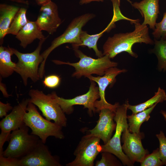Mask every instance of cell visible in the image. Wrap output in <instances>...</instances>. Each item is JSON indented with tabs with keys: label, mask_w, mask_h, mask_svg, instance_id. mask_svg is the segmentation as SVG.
Returning a JSON list of instances; mask_svg holds the SVG:
<instances>
[{
	"label": "cell",
	"mask_w": 166,
	"mask_h": 166,
	"mask_svg": "<svg viewBox=\"0 0 166 166\" xmlns=\"http://www.w3.org/2000/svg\"><path fill=\"white\" fill-rule=\"evenodd\" d=\"M139 21L134 24L135 29L133 31L116 34L109 37L103 47V55H107L110 59L113 58L118 54L126 52L137 58V55L132 49L134 44L143 43L153 44L154 42L149 34L148 27L141 24Z\"/></svg>",
	"instance_id": "1"
},
{
	"label": "cell",
	"mask_w": 166,
	"mask_h": 166,
	"mask_svg": "<svg viewBox=\"0 0 166 166\" xmlns=\"http://www.w3.org/2000/svg\"><path fill=\"white\" fill-rule=\"evenodd\" d=\"M78 49H73L75 55L80 58L78 62L71 63L58 60H53L52 61L57 65L65 64L73 66L75 71L72 76L77 78L83 76L87 77L93 74L103 76L109 69L118 65L117 63L112 61L107 55L95 59L87 56Z\"/></svg>",
	"instance_id": "2"
},
{
	"label": "cell",
	"mask_w": 166,
	"mask_h": 166,
	"mask_svg": "<svg viewBox=\"0 0 166 166\" xmlns=\"http://www.w3.org/2000/svg\"><path fill=\"white\" fill-rule=\"evenodd\" d=\"M95 16L93 14L87 13L76 18L71 21L64 32L53 41L50 46L41 54L44 60L39 68L41 78L44 76L45 62L50 53L57 47L66 43L72 44L73 49L78 48L82 43L80 35L82 28Z\"/></svg>",
	"instance_id": "3"
},
{
	"label": "cell",
	"mask_w": 166,
	"mask_h": 166,
	"mask_svg": "<svg viewBox=\"0 0 166 166\" xmlns=\"http://www.w3.org/2000/svg\"><path fill=\"white\" fill-rule=\"evenodd\" d=\"M23 121L31 129V134L38 136L44 144L49 136L60 139L65 137L62 131V127L43 117L36 106L30 102L24 116Z\"/></svg>",
	"instance_id": "4"
},
{
	"label": "cell",
	"mask_w": 166,
	"mask_h": 166,
	"mask_svg": "<svg viewBox=\"0 0 166 166\" xmlns=\"http://www.w3.org/2000/svg\"><path fill=\"white\" fill-rule=\"evenodd\" d=\"M47 38L40 40L36 49L30 53H23L12 48L14 54L18 60L16 63L15 72L20 76L25 86L27 85L28 79L35 82L40 78L39 66L44 59L40 52L42 45Z\"/></svg>",
	"instance_id": "5"
},
{
	"label": "cell",
	"mask_w": 166,
	"mask_h": 166,
	"mask_svg": "<svg viewBox=\"0 0 166 166\" xmlns=\"http://www.w3.org/2000/svg\"><path fill=\"white\" fill-rule=\"evenodd\" d=\"M29 127L24 124L12 131L9 144L2 156L20 159L30 152L39 140L37 136L29 133Z\"/></svg>",
	"instance_id": "6"
},
{
	"label": "cell",
	"mask_w": 166,
	"mask_h": 166,
	"mask_svg": "<svg viewBox=\"0 0 166 166\" xmlns=\"http://www.w3.org/2000/svg\"><path fill=\"white\" fill-rule=\"evenodd\" d=\"M128 101L125 103L119 105L117 107L114 119L116 123L115 132L113 137L106 144L101 145V152H107L111 153L118 157L124 165H133L123 151L121 144V137L122 132L128 126L127 121V112Z\"/></svg>",
	"instance_id": "7"
},
{
	"label": "cell",
	"mask_w": 166,
	"mask_h": 166,
	"mask_svg": "<svg viewBox=\"0 0 166 166\" xmlns=\"http://www.w3.org/2000/svg\"><path fill=\"white\" fill-rule=\"evenodd\" d=\"M28 94L29 102L38 108L46 119L52 120L62 127L66 126L67 119L65 113L50 94L46 95L38 89H31Z\"/></svg>",
	"instance_id": "8"
},
{
	"label": "cell",
	"mask_w": 166,
	"mask_h": 166,
	"mask_svg": "<svg viewBox=\"0 0 166 166\" xmlns=\"http://www.w3.org/2000/svg\"><path fill=\"white\" fill-rule=\"evenodd\" d=\"M91 84L88 91L84 94L77 96L72 99H66L58 97L55 92L50 94L53 99L58 104L65 113L70 114L73 111V106L82 105L84 108L88 109L90 116L96 113L94 107L95 102L100 98L98 87L96 86L95 82L90 81Z\"/></svg>",
	"instance_id": "9"
},
{
	"label": "cell",
	"mask_w": 166,
	"mask_h": 166,
	"mask_svg": "<svg viewBox=\"0 0 166 166\" xmlns=\"http://www.w3.org/2000/svg\"><path fill=\"white\" fill-rule=\"evenodd\" d=\"M100 139L89 134L83 136L75 150V159L67 166H93L94 162L101 150Z\"/></svg>",
	"instance_id": "10"
},
{
	"label": "cell",
	"mask_w": 166,
	"mask_h": 166,
	"mask_svg": "<svg viewBox=\"0 0 166 166\" xmlns=\"http://www.w3.org/2000/svg\"><path fill=\"white\" fill-rule=\"evenodd\" d=\"M128 126L124 130L122 135V146L123 152L132 163L141 162L149 154L147 149H145L142 144L141 140L144 138L143 132L131 133L128 130Z\"/></svg>",
	"instance_id": "11"
},
{
	"label": "cell",
	"mask_w": 166,
	"mask_h": 166,
	"mask_svg": "<svg viewBox=\"0 0 166 166\" xmlns=\"http://www.w3.org/2000/svg\"><path fill=\"white\" fill-rule=\"evenodd\" d=\"M126 71L124 69H121L116 67H113L107 70L102 76L96 77L91 75L87 77L90 81L97 83L98 85L100 100L96 101L94 104L96 112L99 113L101 110L104 108H108L116 112L119 104L116 103L114 105H112L108 102L105 98V90L109 85L115 81L117 75Z\"/></svg>",
	"instance_id": "12"
},
{
	"label": "cell",
	"mask_w": 166,
	"mask_h": 166,
	"mask_svg": "<svg viewBox=\"0 0 166 166\" xmlns=\"http://www.w3.org/2000/svg\"><path fill=\"white\" fill-rule=\"evenodd\" d=\"M41 139L29 153L20 159V166H61L58 157L53 156Z\"/></svg>",
	"instance_id": "13"
},
{
	"label": "cell",
	"mask_w": 166,
	"mask_h": 166,
	"mask_svg": "<svg viewBox=\"0 0 166 166\" xmlns=\"http://www.w3.org/2000/svg\"><path fill=\"white\" fill-rule=\"evenodd\" d=\"M35 22L42 31L53 34L62 22L56 4L51 1L41 6Z\"/></svg>",
	"instance_id": "14"
},
{
	"label": "cell",
	"mask_w": 166,
	"mask_h": 166,
	"mask_svg": "<svg viewBox=\"0 0 166 166\" xmlns=\"http://www.w3.org/2000/svg\"><path fill=\"white\" fill-rule=\"evenodd\" d=\"M115 112L108 108H104L99 112V119L96 126L89 130L91 135L99 138L106 144L111 138L113 133L116 129V123L114 119Z\"/></svg>",
	"instance_id": "15"
},
{
	"label": "cell",
	"mask_w": 166,
	"mask_h": 166,
	"mask_svg": "<svg viewBox=\"0 0 166 166\" xmlns=\"http://www.w3.org/2000/svg\"><path fill=\"white\" fill-rule=\"evenodd\" d=\"M29 102V98L24 99L13 108L11 113L0 121L1 131L11 132L20 128L25 124L23 118L27 111V107Z\"/></svg>",
	"instance_id": "16"
},
{
	"label": "cell",
	"mask_w": 166,
	"mask_h": 166,
	"mask_svg": "<svg viewBox=\"0 0 166 166\" xmlns=\"http://www.w3.org/2000/svg\"><path fill=\"white\" fill-rule=\"evenodd\" d=\"M159 1V0H143L131 4L133 7L139 10L144 18L142 24L148 25L150 28L153 30L155 28L156 20L160 14Z\"/></svg>",
	"instance_id": "17"
},
{
	"label": "cell",
	"mask_w": 166,
	"mask_h": 166,
	"mask_svg": "<svg viewBox=\"0 0 166 166\" xmlns=\"http://www.w3.org/2000/svg\"><path fill=\"white\" fill-rule=\"evenodd\" d=\"M15 37L20 41V46L24 48H26L36 39L40 40L46 38L42 34L35 21L29 20L16 35Z\"/></svg>",
	"instance_id": "18"
},
{
	"label": "cell",
	"mask_w": 166,
	"mask_h": 166,
	"mask_svg": "<svg viewBox=\"0 0 166 166\" xmlns=\"http://www.w3.org/2000/svg\"><path fill=\"white\" fill-rule=\"evenodd\" d=\"M21 7L16 5L2 3L0 4V44L7 34L8 29L15 16Z\"/></svg>",
	"instance_id": "19"
},
{
	"label": "cell",
	"mask_w": 166,
	"mask_h": 166,
	"mask_svg": "<svg viewBox=\"0 0 166 166\" xmlns=\"http://www.w3.org/2000/svg\"><path fill=\"white\" fill-rule=\"evenodd\" d=\"M13 54L12 48L0 46V74L2 77H7L15 72L16 63L12 61L11 58Z\"/></svg>",
	"instance_id": "20"
},
{
	"label": "cell",
	"mask_w": 166,
	"mask_h": 166,
	"mask_svg": "<svg viewBox=\"0 0 166 166\" xmlns=\"http://www.w3.org/2000/svg\"><path fill=\"white\" fill-rule=\"evenodd\" d=\"M157 104L140 112L127 115V120L128 121V130L130 132L138 133L140 132L141 124L149 120L150 117V114Z\"/></svg>",
	"instance_id": "21"
},
{
	"label": "cell",
	"mask_w": 166,
	"mask_h": 166,
	"mask_svg": "<svg viewBox=\"0 0 166 166\" xmlns=\"http://www.w3.org/2000/svg\"><path fill=\"white\" fill-rule=\"evenodd\" d=\"M166 100V93L165 90L159 87L154 95L145 102L136 105L127 104L128 109H130L132 113H136L152 107L156 104L162 103Z\"/></svg>",
	"instance_id": "22"
},
{
	"label": "cell",
	"mask_w": 166,
	"mask_h": 166,
	"mask_svg": "<svg viewBox=\"0 0 166 166\" xmlns=\"http://www.w3.org/2000/svg\"><path fill=\"white\" fill-rule=\"evenodd\" d=\"M106 31H108L107 28L98 34L89 35L86 31L82 30L80 35V39L82 43L79 46H87L89 49H92L97 57H102L103 56V54L101 51L98 49L97 43L99 38Z\"/></svg>",
	"instance_id": "23"
},
{
	"label": "cell",
	"mask_w": 166,
	"mask_h": 166,
	"mask_svg": "<svg viewBox=\"0 0 166 166\" xmlns=\"http://www.w3.org/2000/svg\"><path fill=\"white\" fill-rule=\"evenodd\" d=\"M155 46L152 50L158 60V69L160 71H166V38L160 40L155 39Z\"/></svg>",
	"instance_id": "24"
},
{
	"label": "cell",
	"mask_w": 166,
	"mask_h": 166,
	"mask_svg": "<svg viewBox=\"0 0 166 166\" xmlns=\"http://www.w3.org/2000/svg\"><path fill=\"white\" fill-rule=\"evenodd\" d=\"M27 8L21 7L13 19L7 32V34L15 36L28 21L26 16Z\"/></svg>",
	"instance_id": "25"
},
{
	"label": "cell",
	"mask_w": 166,
	"mask_h": 166,
	"mask_svg": "<svg viewBox=\"0 0 166 166\" xmlns=\"http://www.w3.org/2000/svg\"><path fill=\"white\" fill-rule=\"evenodd\" d=\"M140 163L141 166H161L164 165L160 158L159 148L154 150L151 154L147 155Z\"/></svg>",
	"instance_id": "26"
},
{
	"label": "cell",
	"mask_w": 166,
	"mask_h": 166,
	"mask_svg": "<svg viewBox=\"0 0 166 166\" xmlns=\"http://www.w3.org/2000/svg\"><path fill=\"white\" fill-rule=\"evenodd\" d=\"M101 153V158L97 161L96 166H120L121 163L118 160L112 153L107 152Z\"/></svg>",
	"instance_id": "27"
},
{
	"label": "cell",
	"mask_w": 166,
	"mask_h": 166,
	"mask_svg": "<svg viewBox=\"0 0 166 166\" xmlns=\"http://www.w3.org/2000/svg\"><path fill=\"white\" fill-rule=\"evenodd\" d=\"M153 31L152 34L155 39L166 38V11L164 14L162 20L156 23Z\"/></svg>",
	"instance_id": "28"
},
{
	"label": "cell",
	"mask_w": 166,
	"mask_h": 166,
	"mask_svg": "<svg viewBox=\"0 0 166 166\" xmlns=\"http://www.w3.org/2000/svg\"><path fill=\"white\" fill-rule=\"evenodd\" d=\"M159 142V151L161 160L164 165H166V137L163 131L156 135Z\"/></svg>",
	"instance_id": "29"
},
{
	"label": "cell",
	"mask_w": 166,
	"mask_h": 166,
	"mask_svg": "<svg viewBox=\"0 0 166 166\" xmlns=\"http://www.w3.org/2000/svg\"><path fill=\"white\" fill-rule=\"evenodd\" d=\"M61 82L60 77L56 75H51L45 77L43 84L45 87L53 89L57 87Z\"/></svg>",
	"instance_id": "30"
},
{
	"label": "cell",
	"mask_w": 166,
	"mask_h": 166,
	"mask_svg": "<svg viewBox=\"0 0 166 166\" xmlns=\"http://www.w3.org/2000/svg\"><path fill=\"white\" fill-rule=\"evenodd\" d=\"M0 166H20V159L0 156Z\"/></svg>",
	"instance_id": "31"
},
{
	"label": "cell",
	"mask_w": 166,
	"mask_h": 166,
	"mask_svg": "<svg viewBox=\"0 0 166 166\" xmlns=\"http://www.w3.org/2000/svg\"><path fill=\"white\" fill-rule=\"evenodd\" d=\"M11 132H4L1 131L0 134V156H2L3 152V146L5 143L9 141Z\"/></svg>",
	"instance_id": "32"
},
{
	"label": "cell",
	"mask_w": 166,
	"mask_h": 166,
	"mask_svg": "<svg viewBox=\"0 0 166 166\" xmlns=\"http://www.w3.org/2000/svg\"><path fill=\"white\" fill-rule=\"evenodd\" d=\"M13 107L9 103L5 104L0 101V118H2L7 116V113L12 110Z\"/></svg>",
	"instance_id": "33"
},
{
	"label": "cell",
	"mask_w": 166,
	"mask_h": 166,
	"mask_svg": "<svg viewBox=\"0 0 166 166\" xmlns=\"http://www.w3.org/2000/svg\"><path fill=\"white\" fill-rule=\"evenodd\" d=\"M0 89L4 97L8 98L9 96H11L8 94L5 84L2 82L1 80L0 82Z\"/></svg>",
	"instance_id": "34"
},
{
	"label": "cell",
	"mask_w": 166,
	"mask_h": 166,
	"mask_svg": "<svg viewBox=\"0 0 166 166\" xmlns=\"http://www.w3.org/2000/svg\"><path fill=\"white\" fill-rule=\"evenodd\" d=\"M131 4L132 3V2L130 0H126ZM103 0H80L79 3L80 5H82L84 4H86L92 2H102Z\"/></svg>",
	"instance_id": "35"
},
{
	"label": "cell",
	"mask_w": 166,
	"mask_h": 166,
	"mask_svg": "<svg viewBox=\"0 0 166 166\" xmlns=\"http://www.w3.org/2000/svg\"><path fill=\"white\" fill-rule=\"evenodd\" d=\"M37 4L41 6L44 4H45L51 1V0H35Z\"/></svg>",
	"instance_id": "36"
},
{
	"label": "cell",
	"mask_w": 166,
	"mask_h": 166,
	"mask_svg": "<svg viewBox=\"0 0 166 166\" xmlns=\"http://www.w3.org/2000/svg\"></svg>",
	"instance_id": "37"
}]
</instances>
